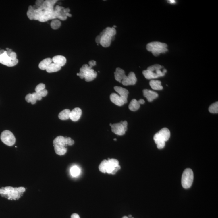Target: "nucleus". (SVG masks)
Masks as SVG:
<instances>
[{
    "label": "nucleus",
    "instance_id": "nucleus-19",
    "mask_svg": "<svg viewBox=\"0 0 218 218\" xmlns=\"http://www.w3.org/2000/svg\"><path fill=\"white\" fill-rule=\"evenodd\" d=\"M126 76L123 70L119 67L116 69L115 72H114V76L115 80L119 82H122V80Z\"/></svg>",
    "mask_w": 218,
    "mask_h": 218
},
{
    "label": "nucleus",
    "instance_id": "nucleus-28",
    "mask_svg": "<svg viewBox=\"0 0 218 218\" xmlns=\"http://www.w3.org/2000/svg\"><path fill=\"white\" fill-rule=\"evenodd\" d=\"M209 110L210 113H218V103L217 101L211 104L209 107Z\"/></svg>",
    "mask_w": 218,
    "mask_h": 218
},
{
    "label": "nucleus",
    "instance_id": "nucleus-20",
    "mask_svg": "<svg viewBox=\"0 0 218 218\" xmlns=\"http://www.w3.org/2000/svg\"><path fill=\"white\" fill-rule=\"evenodd\" d=\"M52 62V59L50 58H47L42 61L39 64V67L42 70H46L47 67Z\"/></svg>",
    "mask_w": 218,
    "mask_h": 218
},
{
    "label": "nucleus",
    "instance_id": "nucleus-35",
    "mask_svg": "<svg viewBox=\"0 0 218 218\" xmlns=\"http://www.w3.org/2000/svg\"><path fill=\"white\" fill-rule=\"evenodd\" d=\"M45 84L43 83H40L36 86L35 88V91L36 92H40L42 90L45 89Z\"/></svg>",
    "mask_w": 218,
    "mask_h": 218
},
{
    "label": "nucleus",
    "instance_id": "nucleus-48",
    "mask_svg": "<svg viewBox=\"0 0 218 218\" xmlns=\"http://www.w3.org/2000/svg\"><path fill=\"white\" fill-rule=\"evenodd\" d=\"M128 217H129L132 218V215H129L128 216Z\"/></svg>",
    "mask_w": 218,
    "mask_h": 218
},
{
    "label": "nucleus",
    "instance_id": "nucleus-27",
    "mask_svg": "<svg viewBox=\"0 0 218 218\" xmlns=\"http://www.w3.org/2000/svg\"><path fill=\"white\" fill-rule=\"evenodd\" d=\"M71 175L74 177L79 175L80 173V169L77 166H74L71 168L70 170Z\"/></svg>",
    "mask_w": 218,
    "mask_h": 218
},
{
    "label": "nucleus",
    "instance_id": "nucleus-7",
    "mask_svg": "<svg viewBox=\"0 0 218 218\" xmlns=\"http://www.w3.org/2000/svg\"><path fill=\"white\" fill-rule=\"evenodd\" d=\"M53 145L65 147L67 145L71 146L74 145V141L70 137H64L62 136H58L53 140Z\"/></svg>",
    "mask_w": 218,
    "mask_h": 218
},
{
    "label": "nucleus",
    "instance_id": "nucleus-14",
    "mask_svg": "<svg viewBox=\"0 0 218 218\" xmlns=\"http://www.w3.org/2000/svg\"><path fill=\"white\" fill-rule=\"evenodd\" d=\"M81 115V109L78 107H76L70 111V118L74 122H76L80 118Z\"/></svg>",
    "mask_w": 218,
    "mask_h": 218
},
{
    "label": "nucleus",
    "instance_id": "nucleus-49",
    "mask_svg": "<svg viewBox=\"0 0 218 218\" xmlns=\"http://www.w3.org/2000/svg\"><path fill=\"white\" fill-rule=\"evenodd\" d=\"M116 26H113V28H116Z\"/></svg>",
    "mask_w": 218,
    "mask_h": 218
},
{
    "label": "nucleus",
    "instance_id": "nucleus-3",
    "mask_svg": "<svg viewBox=\"0 0 218 218\" xmlns=\"http://www.w3.org/2000/svg\"><path fill=\"white\" fill-rule=\"evenodd\" d=\"M167 47V44L158 41L149 43L146 46L147 50L152 52L154 56H158L160 54L165 53L168 51Z\"/></svg>",
    "mask_w": 218,
    "mask_h": 218
},
{
    "label": "nucleus",
    "instance_id": "nucleus-26",
    "mask_svg": "<svg viewBox=\"0 0 218 218\" xmlns=\"http://www.w3.org/2000/svg\"><path fill=\"white\" fill-rule=\"evenodd\" d=\"M54 147L55 153L60 156L64 155L67 151V149L65 147L60 146H55Z\"/></svg>",
    "mask_w": 218,
    "mask_h": 218
},
{
    "label": "nucleus",
    "instance_id": "nucleus-50",
    "mask_svg": "<svg viewBox=\"0 0 218 218\" xmlns=\"http://www.w3.org/2000/svg\"><path fill=\"white\" fill-rule=\"evenodd\" d=\"M77 75L78 76H79V73H78L77 74Z\"/></svg>",
    "mask_w": 218,
    "mask_h": 218
},
{
    "label": "nucleus",
    "instance_id": "nucleus-18",
    "mask_svg": "<svg viewBox=\"0 0 218 218\" xmlns=\"http://www.w3.org/2000/svg\"><path fill=\"white\" fill-rule=\"evenodd\" d=\"M52 59L54 63L60 67L64 66L66 62V58L62 55L55 56L53 57Z\"/></svg>",
    "mask_w": 218,
    "mask_h": 218
},
{
    "label": "nucleus",
    "instance_id": "nucleus-43",
    "mask_svg": "<svg viewBox=\"0 0 218 218\" xmlns=\"http://www.w3.org/2000/svg\"><path fill=\"white\" fill-rule=\"evenodd\" d=\"M71 218H80L79 215L76 213L73 214L71 217Z\"/></svg>",
    "mask_w": 218,
    "mask_h": 218
},
{
    "label": "nucleus",
    "instance_id": "nucleus-29",
    "mask_svg": "<svg viewBox=\"0 0 218 218\" xmlns=\"http://www.w3.org/2000/svg\"><path fill=\"white\" fill-rule=\"evenodd\" d=\"M107 164V160H104L101 162L99 167V169L100 172L102 173H106V168Z\"/></svg>",
    "mask_w": 218,
    "mask_h": 218
},
{
    "label": "nucleus",
    "instance_id": "nucleus-34",
    "mask_svg": "<svg viewBox=\"0 0 218 218\" xmlns=\"http://www.w3.org/2000/svg\"><path fill=\"white\" fill-rule=\"evenodd\" d=\"M107 161L110 165L115 168L119 165V162L116 159L112 158V159H109Z\"/></svg>",
    "mask_w": 218,
    "mask_h": 218
},
{
    "label": "nucleus",
    "instance_id": "nucleus-33",
    "mask_svg": "<svg viewBox=\"0 0 218 218\" xmlns=\"http://www.w3.org/2000/svg\"><path fill=\"white\" fill-rule=\"evenodd\" d=\"M163 67H164L161 66V65H160L155 64L154 65H152V66L149 67L147 70L151 71L152 72H154L155 71L158 70L162 69Z\"/></svg>",
    "mask_w": 218,
    "mask_h": 218
},
{
    "label": "nucleus",
    "instance_id": "nucleus-37",
    "mask_svg": "<svg viewBox=\"0 0 218 218\" xmlns=\"http://www.w3.org/2000/svg\"><path fill=\"white\" fill-rule=\"evenodd\" d=\"M37 93H38L42 97H45L47 95L48 92L47 90L46 89H45L43 90L40 91V92H37Z\"/></svg>",
    "mask_w": 218,
    "mask_h": 218
},
{
    "label": "nucleus",
    "instance_id": "nucleus-21",
    "mask_svg": "<svg viewBox=\"0 0 218 218\" xmlns=\"http://www.w3.org/2000/svg\"><path fill=\"white\" fill-rule=\"evenodd\" d=\"M158 133L161 135L165 142L169 140L170 138L171 133L170 130L167 128H162L158 132Z\"/></svg>",
    "mask_w": 218,
    "mask_h": 218
},
{
    "label": "nucleus",
    "instance_id": "nucleus-30",
    "mask_svg": "<svg viewBox=\"0 0 218 218\" xmlns=\"http://www.w3.org/2000/svg\"><path fill=\"white\" fill-rule=\"evenodd\" d=\"M61 22L58 20H54L51 23V26L53 29L56 30L60 27Z\"/></svg>",
    "mask_w": 218,
    "mask_h": 218
},
{
    "label": "nucleus",
    "instance_id": "nucleus-6",
    "mask_svg": "<svg viewBox=\"0 0 218 218\" xmlns=\"http://www.w3.org/2000/svg\"><path fill=\"white\" fill-rule=\"evenodd\" d=\"M2 141L8 146H11L16 143V138L13 133L8 130L3 131L1 135Z\"/></svg>",
    "mask_w": 218,
    "mask_h": 218
},
{
    "label": "nucleus",
    "instance_id": "nucleus-9",
    "mask_svg": "<svg viewBox=\"0 0 218 218\" xmlns=\"http://www.w3.org/2000/svg\"><path fill=\"white\" fill-rule=\"evenodd\" d=\"M56 17L62 20H65L67 18V13H69L70 9L69 8L65 9L63 7L57 5L56 6L54 10Z\"/></svg>",
    "mask_w": 218,
    "mask_h": 218
},
{
    "label": "nucleus",
    "instance_id": "nucleus-10",
    "mask_svg": "<svg viewBox=\"0 0 218 218\" xmlns=\"http://www.w3.org/2000/svg\"><path fill=\"white\" fill-rule=\"evenodd\" d=\"M137 78L133 72H130L127 76H125L122 81V84L125 86L135 85L137 82Z\"/></svg>",
    "mask_w": 218,
    "mask_h": 218
},
{
    "label": "nucleus",
    "instance_id": "nucleus-15",
    "mask_svg": "<svg viewBox=\"0 0 218 218\" xmlns=\"http://www.w3.org/2000/svg\"><path fill=\"white\" fill-rule=\"evenodd\" d=\"M143 94L144 96L147 99V100L149 102H152L158 96V93L148 89L143 90Z\"/></svg>",
    "mask_w": 218,
    "mask_h": 218
},
{
    "label": "nucleus",
    "instance_id": "nucleus-32",
    "mask_svg": "<svg viewBox=\"0 0 218 218\" xmlns=\"http://www.w3.org/2000/svg\"><path fill=\"white\" fill-rule=\"evenodd\" d=\"M25 99L26 101L28 103H31L32 104H35L36 103V100L32 96V94L29 93L26 96Z\"/></svg>",
    "mask_w": 218,
    "mask_h": 218
},
{
    "label": "nucleus",
    "instance_id": "nucleus-51",
    "mask_svg": "<svg viewBox=\"0 0 218 218\" xmlns=\"http://www.w3.org/2000/svg\"><path fill=\"white\" fill-rule=\"evenodd\" d=\"M113 140H114V141H116V140H117V139H113Z\"/></svg>",
    "mask_w": 218,
    "mask_h": 218
},
{
    "label": "nucleus",
    "instance_id": "nucleus-4",
    "mask_svg": "<svg viewBox=\"0 0 218 218\" xmlns=\"http://www.w3.org/2000/svg\"><path fill=\"white\" fill-rule=\"evenodd\" d=\"M92 67L87 64L82 65L80 70L79 76L81 79L85 78L86 82L92 81L96 78L97 76V73L92 69Z\"/></svg>",
    "mask_w": 218,
    "mask_h": 218
},
{
    "label": "nucleus",
    "instance_id": "nucleus-38",
    "mask_svg": "<svg viewBox=\"0 0 218 218\" xmlns=\"http://www.w3.org/2000/svg\"><path fill=\"white\" fill-rule=\"evenodd\" d=\"M120 122L123 125L124 130H125V131H126L127 130V125H128V123H127V121H121Z\"/></svg>",
    "mask_w": 218,
    "mask_h": 218
},
{
    "label": "nucleus",
    "instance_id": "nucleus-11",
    "mask_svg": "<svg viewBox=\"0 0 218 218\" xmlns=\"http://www.w3.org/2000/svg\"><path fill=\"white\" fill-rule=\"evenodd\" d=\"M143 74L146 79H154V78H158L161 76V69L152 72L148 70H146L143 71Z\"/></svg>",
    "mask_w": 218,
    "mask_h": 218
},
{
    "label": "nucleus",
    "instance_id": "nucleus-17",
    "mask_svg": "<svg viewBox=\"0 0 218 218\" xmlns=\"http://www.w3.org/2000/svg\"><path fill=\"white\" fill-rule=\"evenodd\" d=\"M154 141L157 145L158 149H163L165 146V141L162 138L159 133H156L154 137Z\"/></svg>",
    "mask_w": 218,
    "mask_h": 218
},
{
    "label": "nucleus",
    "instance_id": "nucleus-52",
    "mask_svg": "<svg viewBox=\"0 0 218 218\" xmlns=\"http://www.w3.org/2000/svg\"><path fill=\"white\" fill-rule=\"evenodd\" d=\"M133 218H133H132H132Z\"/></svg>",
    "mask_w": 218,
    "mask_h": 218
},
{
    "label": "nucleus",
    "instance_id": "nucleus-1",
    "mask_svg": "<svg viewBox=\"0 0 218 218\" xmlns=\"http://www.w3.org/2000/svg\"><path fill=\"white\" fill-rule=\"evenodd\" d=\"M25 191L24 187L14 188L12 187H6L0 189V194L2 197L7 198L9 200H16L20 198L21 194Z\"/></svg>",
    "mask_w": 218,
    "mask_h": 218
},
{
    "label": "nucleus",
    "instance_id": "nucleus-13",
    "mask_svg": "<svg viewBox=\"0 0 218 218\" xmlns=\"http://www.w3.org/2000/svg\"><path fill=\"white\" fill-rule=\"evenodd\" d=\"M114 90L116 92H118L119 95L124 101V103H126L127 102V97L128 94L129 93L128 90L125 88H122L120 86H115L114 87Z\"/></svg>",
    "mask_w": 218,
    "mask_h": 218
},
{
    "label": "nucleus",
    "instance_id": "nucleus-24",
    "mask_svg": "<svg viewBox=\"0 0 218 218\" xmlns=\"http://www.w3.org/2000/svg\"><path fill=\"white\" fill-rule=\"evenodd\" d=\"M70 111L68 109L63 110L59 114L58 117L60 120H66L70 118Z\"/></svg>",
    "mask_w": 218,
    "mask_h": 218
},
{
    "label": "nucleus",
    "instance_id": "nucleus-36",
    "mask_svg": "<svg viewBox=\"0 0 218 218\" xmlns=\"http://www.w3.org/2000/svg\"><path fill=\"white\" fill-rule=\"evenodd\" d=\"M32 94L33 97L36 101L41 100L42 97L38 93H37L36 92H33L32 93Z\"/></svg>",
    "mask_w": 218,
    "mask_h": 218
},
{
    "label": "nucleus",
    "instance_id": "nucleus-2",
    "mask_svg": "<svg viewBox=\"0 0 218 218\" xmlns=\"http://www.w3.org/2000/svg\"><path fill=\"white\" fill-rule=\"evenodd\" d=\"M116 30L113 27H107L101 32L100 44L104 47H107L111 44V41L116 34Z\"/></svg>",
    "mask_w": 218,
    "mask_h": 218
},
{
    "label": "nucleus",
    "instance_id": "nucleus-42",
    "mask_svg": "<svg viewBox=\"0 0 218 218\" xmlns=\"http://www.w3.org/2000/svg\"><path fill=\"white\" fill-rule=\"evenodd\" d=\"M101 37V36L100 35L97 36L96 37L95 41H96V42L97 43V44H100Z\"/></svg>",
    "mask_w": 218,
    "mask_h": 218
},
{
    "label": "nucleus",
    "instance_id": "nucleus-44",
    "mask_svg": "<svg viewBox=\"0 0 218 218\" xmlns=\"http://www.w3.org/2000/svg\"><path fill=\"white\" fill-rule=\"evenodd\" d=\"M138 102H139V103L140 104H144V103H145V101L143 100V99H139V101H138Z\"/></svg>",
    "mask_w": 218,
    "mask_h": 218
},
{
    "label": "nucleus",
    "instance_id": "nucleus-41",
    "mask_svg": "<svg viewBox=\"0 0 218 218\" xmlns=\"http://www.w3.org/2000/svg\"><path fill=\"white\" fill-rule=\"evenodd\" d=\"M96 61H94V60L90 61L89 62V65H90V66H92V67L94 66V65H96Z\"/></svg>",
    "mask_w": 218,
    "mask_h": 218
},
{
    "label": "nucleus",
    "instance_id": "nucleus-45",
    "mask_svg": "<svg viewBox=\"0 0 218 218\" xmlns=\"http://www.w3.org/2000/svg\"><path fill=\"white\" fill-rule=\"evenodd\" d=\"M13 51L12 50V49H9L6 51L7 54L8 56Z\"/></svg>",
    "mask_w": 218,
    "mask_h": 218
},
{
    "label": "nucleus",
    "instance_id": "nucleus-46",
    "mask_svg": "<svg viewBox=\"0 0 218 218\" xmlns=\"http://www.w3.org/2000/svg\"><path fill=\"white\" fill-rule=\"evenodd\" d=\"M169 2L171 4H175L176 3V1L174 0H170V1H169Z\"/></svg>",
    "mask_w": 218,
    "mask_h": 218
},
{
    "label": "nucleus",
    "instance_id": "nucleus-31",
    "mask_svg": "<svg viewBox=\"0 0 218 218\" xmlns=\"http://www.w3.org/2000/svg\"><path fill=\"white\" fill-rule=\"evenodd\" d=\"M34 9L32 6H30L29 7L27 14L28 18L31 20H34Z\"/></svg>",
    "mask_w": 218,
    "mask_h": 218
},
{
    "label": "nucleus",
    "instance_id": "nucleus-25",
    "mask_svg": "<svg viewBox=\"0 0 218 218\" xmlns=\"http://www.w3.org/2000/svg\"><path fill=\"white\" fill-rule=\"evenodd\" d=\"M61 69V67L59 66L58 65L54 63H52L47 69L46 71L48 73L55 72L60 70Z\"/></svg>",
    "mask_w": 218,
    "mask_h": 218
},
{
    "label": "nucleus",
    "instance_id": "nucleus-40",
    "mask_svg": "<svg viewBox=\"0 0 218 218\" xmlns=\"http://www.w3.org/2000/svg\"><path fill=\"white\" fill-rule=\"evenodd\" d=\"M9 57L12 59H17L16 54V53L14 52H12L10 54V55H9Z\"/></svg>",
    "mask_w": 218,
    "mask_h": 218
},
{
    "label": "nucleus",
    "instance_id": "nucleus-8",
    "mask_svg": "<svg viewBox=\"0 0 218 218\" xmlns=\"http://www.w3.org/2000/svg\"><path fill=\"white\" fill-rule=\"evenodd\" d=\"M18 60L17 59H12L7 54L6 51L2 54H0V63L8 67L15 66L18 64Z\"/></svg>",
    "mask_w": 218,
    "mask_h": 218
},
{
    "label": "nucleus",
    "instance_id": "nucleus-5",
    "mask_svg": "<svg viewBox=\"0 0 218 218\" xmlns=\"http://www.w3.org/2000/svg\"><path fill=\"white\" fill-rule=\"evenodd\" d=\"M194 180V173L190 169H187L183 172L182 178V184L183 188L188 189L192 185Z\"/></svg>",
    "mask_w": 218,
    "mask_h": 218
},
{
    "label": "nucleus",
    "instance_id": "nucleus-23",
    "mask_svg": "<svg viewBox=\"0 0 218 218\" xmlns=\"http://www.w3.org/2000/svg\"><path fill=\"white\" fill-rule=\"evenodd\" d=\"M140 107V104L138 101L136 99H133L131 101L128 106V108L131 111H137Z\"/></svg>",
    "mask_w": 218,
    "mask_h": 218
},
{
    "label": "nucleus",
    "instance_id": "nucleus-47",
    "mask_svg": "<svg viewBox=\"0 0 218 218\" xmlns=\"http://www.w3.org/2000/svg\"><path fill=\"white\" fill-rule=\"evenodd\" d=\"M122 218H128V217H126V216H124V217H123Z\"/></svg>",
    "mask_w": 218,
    "mask_h": 218
},
{
    "label": "nucleus",
    "instance_id": "nucleus-12",
    "mask_svg": "<svg viewBox=\"0 0 218 218\" xmlns=\"http://www.w3.org/2000/svg\"><path fill=\"white\" fill-rule=\"evenodd\" d=\"M111 131L113 133L118 135H123L125 133L123 125L120 122L118 123H114L111 124Z\"/></svg>",
    "mask_w": 218,
    "mask_h": 218
},
{
    "label": "nucleus",
    "instance_id": "nucleus-16",
    "mask_svg": "<svg viewBox=\"0 0 218 218\" xmlns=\"http://www.w3.org/2000/svg\"><path fill=\"white\" fill-rule=\"evenodd\" d=\"M110 99L111 102L118 106H122L125 104L122 97L116 93H113L110 95Z\"/></svg>",
    "mask_w": 218,
    "mask_h": 218
},
{
    "label": "nucleus",
    "instance_id": "nucleus-39",
    "mask_svg": "<svg viewBox=\"0 0 218 218\" xmlns=\"http://www.w3.org/2000/svg\"><path fill=\"white\" fill-rule=\"evenodd\" d=\"M120 169H121V167H120V165H119L118 166H117V167H115V169H114L113 171H112V173H111V174L114 175V174H115V173L118 172V170H120Z\"/></svg>",
    "mask_w": 218,
    "mask_h": 218
},
{
    "label": "nucleus",
    "instance_id": "nucleus-22",
    "mask_svg": "<svg viewBox=\"0 0 218 218\" xmlns=\"http://www.w3.org/2000/svg\"><path fill=\"white\" fill-rule=\"evenodd\" d=\"M150 85L151 88L154 90H162L163 87L161 85V81L159 80H152L150 81Z\"/></svg>",
    "mask_w": 218,
    "mask_h": 218
}]
</instances>
